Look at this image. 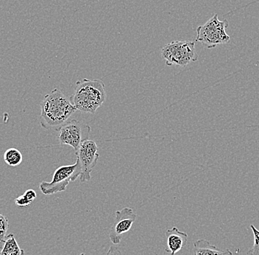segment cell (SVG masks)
Wrapping results in <instances>:
<instances>
[{"mask_svg": "<svg viewBox=\"0 0 259 255\" xmlns=\"http://www.w3.org/2000/svg\"><path fill=\"white\" fill-rule=\"evenodd\" d=\"M40 125L46 130L58 131L77 111L70 97L58 89L48 94L40 104Z\"/></svg>", "mask_w": 259, "mask_h": 255, "instance_id": "1", "label": "cell"}, {"mask_svg": "<svg viewBox=\"0 0 259 255\" xmlns=\"http://www.w3.org/2000/svg\"><path fill=\"white\" fill-rule=\"evenodd\" d=\"M106 98L105 84L99 79L77 81L74 93L70 97L77 110L89 114H95Z\"/></svg>", "mask_w": 259, "mask_h": 255, "instance_id": "2", "label": "cell"}, {"mask_svg": "<svg viewBox=\"0 0 259 255\" xmlns=\"http://www.w3.org/2000/svg\"><path fill=\"white\" fill-rule=\"evenodd\" d=\"M161 57L167 66H186L198 59L195 43L191 41H174L165 45Z\"/></svg>", "mask_w": 259, "mask_h": 255, "instance_id": "3", "label": "cell"}, {"mask_svg": "<svg viewBox=\"0 0 259 255\" xmlns=\"http://www.w3.org/2000/svg\"><path fill=\"white\" fill-rule=\"evenodd\" d=\"M228 27V20L225 19L220 21L218 14H215L203 25L197 27L196 41L208 49L216 48L218 45H225L231 40L226 32Z\"/></svg>", "mask_w": 259, "mask_h": 255, "instance_id": "4", "label": "cell"}, {"mask_svg": "<svg viewBox=\"0 0 259 255\" xmlns=\"http://www.w3.org/2000/svg\"><path fill=\"white\" fill-rule=\"evenodd\" d=\"M80 175V164L77 160L73 165H64L57 168L50 183L42 181L40 183V191L43 194L48 196L64 192L69 184L71 181H76Z\"/></svg>", "mask_w": 259, "mask_h": 255, "instance_id": "5", "label": "cell"}, {"mask_svg": "<svg viewBox=\"0 0 259 255\" xmlns=\"http://www.w3.org/2000/svg\"><path fill=\"white\" fill-rule=\"evenodd\" d=\"M58 131L59 144L61 145L71 146L76 152L80 144L89 139L91 128L89 125L83 124L79 120H72L66 122Z\"/></svg>", "mask_w": 259, "mask_h": 255, "instance_id": "6", "label": "cell"}, {"mask_svg": "<svg viewBox=\"0 0 259 255\" xmlns=\"http://www.w3.org/2000/svg\"><path fill=\"white\" fill-rule=\"evenodd\" d=\"M98 151L99 148L96 142L94 140L87 139L80 144L78 150L75 152L77 160L80 164V183H87L92 178L91 173L96 166L100 157Z\"/></svg>", "mask_w": 259, "mask_h": 255, "instance_id": "7", "label": "cell"}, {"mask_svg": "<svg viewBox=\"0 0 259 255\" xmlns=\"http://www.w3.org/2000/svg\"><path fill=\"white\" fill-rule=\"evenodd\" d=\"M116 218L109 231V238L114 245L120 244L124 234L128 232L137 220V214L131 208L124 207L115 212Z\"/></svg>", "mask_w": 259, "mask_h": 255, "instance_id": "8", "label": "cell"}, {"mask_svg": "<svg viewBox=\"0 0 259 255\" xmlns=\"http://www.w3.org/2000/svg\"><path fill=\"white\" fill-rule=\"evenodd\" d=\"M166 251L171 255L177 254L185 247L187 243L188 235L185 232L180 231L177 227L168 230L166 232Z\"/></svg>", "mask_w": 259, "mask_h": 255, "instance_id": "9", "label": "cell"}, {"mask_svg": "<svg viewBox=\"0 0 259 255\" xmlns=\"http://www.w3.org/2000/svg\"><path fill=\"white\" fill-rule=\"evenodd\" d=\"M194 255H232L230 249H220L210 244L208 240L201 239L197 240L194 243Z\"/></svg>", "mask_w": 259, "mask_h": 255, "instance_id": "10", "label": "cell"}, {"mask_svg": "<svg viewBox=\"0 0 259 255\" xmlns=\"http://www.w3.org/2000/svg\"><path fill=\"white\" fill-rule=\"evenodd\" d=\"M1 255H24V251L20 248L16 241L14 234L11 233L6 237V242L2 248Z\"/></svg>", "mask_w": 259, "mask_h": 255, "instance_id": "11", "label": "cell"}, {"mask_svg": "<svg viewBox=\"0 0 259 255\" xmlns=\"http://www.w3.org/2000/svg\"><path fill=\"white\" fill-rule=\"evenodd\" d=\"M4 160L6 163L10 166L16 167L22 163V160H23V156L18 149L11 148L5 152Z\"/></svg>", "mask_w": 259, "mask_h": 255, "instance_id": "12", "label": "cell"}, {"mask_svg": "<svg viewBox=\"0 0 259 255\" xmlns=\"http://www.w3.org/2000/svg\"><path fill=\"white\" fill-rule=\"evenodd\" d=\"M8 228H9V223H8V217L0 214V246L4 244L6 242Z\"/></svg>", "mask_w": 259, "mask_h": 255, "instance_id": "13", "label": "cell"}, {"mask_svg": "<svg viewBox=\"0 0 259 255\" xmlns=\"http://www.w3.org/2000/svg\"><path fill=\"white\" fill-rule=\"evenodd\" d=\"M250 228L253 233V246L249 250L247 255H259V230L252 224L250 225Z\"/></svg>", "mask_w": 259, "mask_h": 255, "instance_id": "14", "label": "cell"}, {"mask_svg": "<svg viewBox=\"0 0 259 255\" xmlns=\"http://www.w3.org/2000/svg\"><path fill=\"white\" fill-rule=\"evenodd\" d=\"M31 201H30L24 195L19 196L16 198L15 200V204L16 206L19 207H26L27 206L30 205L31 204Z\"/></svg>", "mask_w": 259, "mask_h": 255, "instance_id": "15", "label": "cell"}, {"mask_svg": "<svg viewBox=\"0 0 259 255\" xmlns=\"http://www.w3.org/2000/svg\"><path fill=\"white\" fill-rule=\"evenodd\" d=\"M24 195L27 198V199L30 200L31 202L36 199L37 197V194L36 193H35V191L31 189L26 191L25 193H24Z\"/></svg>", "mask_w": 259, "mask_h": 255, "instance_id": "16", "label": "cell"}, {"mask_svg": "<svg viewBox=\"0 0 259 255\" xmlns=\"http://www.w3.org/2000/svg\"><path fill=\"white\" fill-rule=\"evenodd\" d=\"M106 255H123L121 254L120 250L116 246H112L110 247L108 250V253Z\"/></svg>", "mask_w": 259, "mask_h": 255, "instance_id": "17", "label": "cell"}, {"mask_svg": "<svg viewBox=\"0 0 259 255\" xmlns=\"http://www.w3.org/2000/svg\"><path fill=\"white\" fill-rule=\"evenodd\" d=\"M80 255H85V254H84V253H82V254H80Z\"/></svg>", "mask_w": 259, "mask_h": 255, "instance_id": "18", "label": "cell"}, {"mask_svg": "<svg viewBox=\"0 0 259 255\" xmlns=\"http://www.w3.org/2000/svg\"><path fill=\"white\" fill-rule=\"evenodd\" d=\"M0 255H1V254H0Z\"/></svg>", "mask_w": 259, "mask_h": 255, "instance_id": "19", "label": "cell"}]
</instances>
